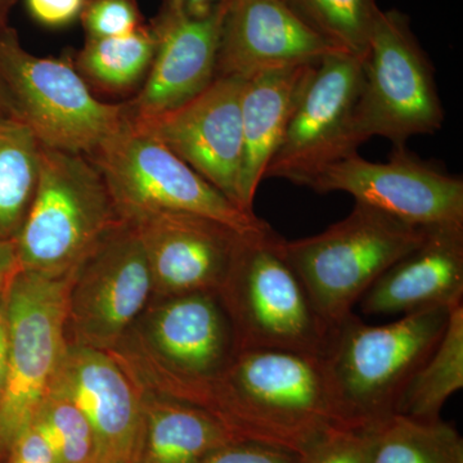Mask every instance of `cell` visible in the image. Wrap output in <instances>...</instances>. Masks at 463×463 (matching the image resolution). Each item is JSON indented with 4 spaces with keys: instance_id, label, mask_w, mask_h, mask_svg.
I'll return each instance as SVG.
<instances>
[{
    "instance_id": "cell-11",
    "label": "cell",
    "mask_w": 463,
    "mask_h": 463,
    "mask_svg": "<svg viewBox=\"0 0 463 463\" xmlns=\"http://www.w3.org/2000/svg\"><path fill=\"white\" fill-rule=\"evenodd\" d=\"M154 294L151 269L136 230L121 222L72 269L67 332L74 341L108 350L141 315Z\"/></svg>"
},
{
    "instance_id": "cell-8",
    "label": "cell",
    "mask_w": 463,
    "mask_h": 463,
    "mask_svg": "<svg viewBox=\"0 0 463 463\" xmlns=\"http://www.w3.org/2000/svg\"><path fill=\"white\" fill-rule=\"evenodd\" d=\"M88 158L102 174L121 221L181 213L213 219L242 233L268 225L232 203L166 146L137 129L129 118Z\"/></svg>"
},
{
    "instance_id": "cell-38",
    "label": "cell",
    "mask_w": 463,
    "mask_h": 463,
    "mask_svg": "<svg viewBox=\"0 0 463 463\" xmlns=\"http://www.w3.org/2000/svg\"><path fill=\"white\" fill-rule=\"evenodd\" d=\"M3 288H0V294H2Z\"/></svg>"
},
{
    "instance_id": "cell-23",
    "label": "cell",
    "mask_w": 463,
    "mask_h": 463,
    "mask_svg": "<svg viewBox=\"0 0 463 463\" xmlns=\"http://www.w3.org/2000/svg\"><path fill=\"white\" fill-rule=\"evenodd\" d=\"M462 389L463 303L450 309L443 336L405 386L397 413L419 420L440 419L448 399Z\"/></svg>"
},
{
    "instance_id": "cell-13",
    "label": "cell",
    "mask_w": 463,
    "mask_h": 463,
    "mask_svg": "<svg viewBox=\"0 0 463 463\" xmlns=\"http://www.w3.org/2000/svg\"><path fill=\"white\" fill-rule=\"evenodd\" d=\"M148 339L161 370V394L187 403H194L239 353L218 291L161 298L149 313Z\"/></svg>"
},
{
    "instance_id": "cell-30",
    "label": "cell",
    "mask_w": 463,
    "mask_h": 463,
    "mask_svg": "<svg viewBox=\"0 0 463 463\" xmlns=\"http://www.w3.org/2000/svg\"><path fill=\"white\" fill-rule=\"evenodd\" d=\"M199 463H303V459L286 448L236 439L213 450Z\"/></svg>"
},
{
    "instance_id": "cell-27",
    "label": "cell",
    "mask_w": 463,
    "mask_h": 463,
    "mask_svg": "<svg viewBox=\"0 0 463 463\" xmlns=\"http://www.w3.org/2000/svg\"><path fill=\"white\" fill-rule=\"evenodd\" d=\"M57 463H99L93 431L62 390L52 386L33 420Z\"/></svg>"
},
{
    "instance_id": "cell-14",
    "label": "cell",
    "mask_w": 463,
    "mask_h": 463,
    "mask_svg": "<svg viewBox=\"0 0 463 463\" xmlns=\"http://www.w3.org/2000/svg\"><path fill=\"white\" fill-rule=\"evenodd\" d=\"M243 85L245 79L236 76L215 78L199 96L178 108L160 114L129 116V118L137 129L166 146L245 212L241 205L240 192Z\"/></svg>"
},
{
    "instance_id": "cell-35",
    "label": "cell",
    "mask_w": 463,
    "mask_h": 463,
    "mask_svg": "<svg viewBox=\"0 0 463 463\" xmlns=\"http://www.w3.org/2000/svg\"><path fill=\"white\" fill-rule=\"evenodd\" d=\"M9 362V339L7 321H5V310L2 306V294H0V397L5 390L7 380Z\"/></svg>"
},
{
    "instance_id": "cell-17",
    "label": "cell",
    "mask_w": 463,
    "mask_h": 463,
    "mask_svg": "<svg viewBox=\"0 0 463 463\" xmlns=\"http://www.w3.org/2000/svg\"><path fill=\"white\" fill-rule=\"evenodd\" d=\"M228 2L206 17L164 5L152 21L155 53L141 91L125 103L129 116L160 114L199 96L216 78L219 42Z\"/></svg>"
},
{
    "instance_id": "cell-1",
    "label": "cell",
    "mask_w": 463,
    "mask_h": 463,
    "mask_svg": "<svg viewBox=\"0 0 463 463\" xmlns=\"http://www.w3.org/2000/svg\"><path fill=\"white\" fill-rule=\"evenodd\" d=\"M237 439L303 455L336 423L321 358L283 350H242L194 399Z\"/></svg>"
},
{
    "instance_id": "cell-20",
    "label": "cell",
    "mask_w": 463,
    "mask_h": 463,
    "mask_svg": "<svg viewBox=\"0 0 463 463\" xmlns=\"http://www.w3.org/2000/svg\"><path fill=\"white\" fill-rule=\"evenodd\" d=\"M318 63V62H317ZM317 63L264 70L245 79L241 99L243 157L241 205L255 214L254 199Z\"/></svg>"
},
{
    "instance_id": "cell-7",
    "label": "cell",
    "mask_w": 463,
    "mask_h": 463,
    "mask_svg": "<svg viewBox=\"0 0 463 463\" xmlns=\"http://www.w3.org/2000/svg\"><path fill=\"white\" fill-rule=\"evenodd\" d=\"M72 270L17 269L2 291L9 362L0 397V458L38 412L53 386L67 344V297Z\"/></svg>"
},
{
    "instance_id": "cell-22",
    "label": "cell",
    "mask_w": 463,
    "mask_h": 463,
    "mask_svg": "<svg viewBox=\"0 0 463 463\" xmlns=\"http://www.w3.org/2000/svg\"><path fill=\"white\" fill-rule=\"evenodd\" d=\"M42 145L25 124L0 115V239H16L41 172Z\"/></svg>"
},
{
    "instance_id": "cell-37",
    "label": "cell",
    "mask_w": 463,
    "mask_h": 463,
    "mask_svg": "<svg viewBox=\"0 0 463 463\" xmlns=\"http://www.w3.org/2000/svg\"><path fill=\"white\" fill-rule=\"evenodd\" d=\"M9 111L7 102H5V96H3L2 90H0V115L7 114Z\"/></svg>"
},
{
    "instance_id": "cell-29",
    "label": "cell",
    "mask_w": 463,
    "mask_h": 463,
    "mask_svg": "<svg viewBox=\"0 0 463 463\" xmlns=\"http://www.w3.org/2000/svg\"><path fill=\"white\" fill-rule=\"evenodd\" d=\"M80 20L93 39L129 35L145 26L137 0H87Z\"/></svg>"
},
{
    "instance_id": "cell-25",
    "label": "cell",
    "mask_w": 463,
    "mask_h": 463,
    "mask_svg": "<svg viewBox=\"0 0 463 463\" xmlns=\"http://www.w3.org/2000/svg\"><path fill=\"white\" fill-rule=\"evenodd\" d=\"M155 53L151 26L115 38H87L76 69L103 90H129L147 76Z\"/></svg>"
},
{
    "instance_id": "cell-18",
    "label": "cell",
    "mask_w": 463,
    "mask_h": 463,
    "mask_svg": "<svg viewBox=\"0 0 463 463\" xmlns=\"http://www.w3.org/2000/svg\"><path fill=\"white\" fill-rule=\"evenodd\" d=\"M341 52L323 39L285 0H228L216 78L248 79L264 70L317 63Z\"/></svg>"
},
{
    "instance_id": "cell-9",
    "label": "cell",
    "mask_w": 463,
    "mask_h": 463,
    "mask_svg": "<svg viewBox=\"0 0 463 463\" xmlns=\"http://www.w3.org/2000/svg\"><path fill=\"white\" fill-rule=\"evenodd\" d=\"M435 70L399 11H380L364 57L354 112L358 145L383 137L395 148L413 136L441 129L444 109Z\"/></svg>"
},
{
    "instance_id": "cell-31",
    "label": "cell",
    "mask_w": 463,
    "mask_h": 463,
    "mask_svg": "<svg viewBox=\"0 0 463 463\" xmlns=\"http://www.w3.org/2000/svg\"><path fill=\"white\" fill-rule=\"evenodd\" d=\"M87 0H25L27 12L45 27H65L80 18Z\"/></svg>"
},
{
    "instance_id": "cell-21",
    "label": "cell",
    "mask_w": 463,
    "mask_h": 463,
    "mask_svg": "<svg viewBox=\"0 0 463 463\" xmlns=\"http://www.w3.org/2000/svg\"><path fill=\"white\" fill-rule=\"evenodd\" d=\"M236 439L214 414L199 405L152 394L145 397L133 463H199Z\"/></svg>"
},
{
    "instance_id": "cell-36",
    "label": "cell",
    "mask_w": 463,
    "mask_h": 463,
    "mask_svg": "<svg viewBox=\"0 0 463 463\" xmlns=\"http://www.w3.org/2000/svg\"><path fill=\"white\" fill-rule=\"evenodd\" d=\"M17 0H0V29L8 26V16Z\"/></svg>"
},
{
    "instance_id": "cell-10",
    "label": "cell",
    "mask_w": 463,
    "mask_h": 463,
    "mask_svg": "<svg viewBox=\"0 0 463 463\" xmlns=\"http://www.w3.org/2000/svg\"><path fill=\"white\" fill-rule=\"evenodd\" d=\"M362 75L364 57L345 52L317 63L264 178L309 187L326 166L356 154L354 112Z\"/></svg>"
},
{
    "instance_id": "cell-26",
    "label": "cell",
    "mask_w": 463,
    "mask_h": 463,
    "mask_svg": "<svg viewBox=\"0 0 463 463\" xmlns=\"http://www.w3.org/2000/svg\"><path fill=\"white\" fill-rule=\"evenodd\" d=\"M310 29L335 48L364 57L381 9L376 0H285Z\"/></svg>"
},
{
    "instance_id": "cell-19",
    "label": "cell",
    "mask_w": 463,
    "mask_h": 463,
    "mask_svg": "<svg viewBox=\"0 0 463 463\" xmlns=\"http://www.w3.org/2000/svg\"><path fill=\"white\" fill-rule=\"evenodd\" d=\"M463 303V227L428 228L425 240L395 261L358 306L368 317H402Z\"/></svg>"
},
{
    "instance_id": "cell-3",
    "label": "cell",
    "mask_w": 463,
    "mask_h": 463,
    "mask_svg": "<svg viewBox=\"0 0 463 463\" xmlns=\"http://www.w3.org/2000/svg\"><path fill=\"white\" fill-rule=\"evenodd\" d=\"M269 224L243 234L219 289L242 350H283L322 358L332 327L319 316Z\"/></svg>"
},
{
    "instance_id": "cell-2",
    "label": "cell",
    "mask_w": 463,
    "mask_h": 463,
    "mask_svg": "<svg viewBox=\"0 0 463 463\" xmlns=\"http://www.w3.org/2000/svg\"><path fill=\"white\" fill-rule=\"evenodd\" d=\"M450 309L423 310L383 325H370L353 312L335 326L321 358L335 421L376 430L397 413L405 386L443 336Z\"/></svg>"
},
{
    "instance_id": "cell-33",
    "label": "cell",
    "mask_w": 463,
    "mask_h": 463,
    "mask_svg": "<svg viewBox=\"0 0 463 463\" xmlns=\"http://www.w3.org/2000/svg\"><path fill=\"white\" fill-rule=\"evenodd\" d=\"M227 2L228 0H165V5L187 16L206 17Z\"/></svg>"
},
{
    "instance_id": "cell-34",
    "label": "cell",
    "mask_w": 463,
    "mask_h": 463,
    "mask_svg": "<svg viewBox=\"0 0 463 463\" xmlns=\"http://www.w3.org/2000/svg\"><path fill=\"white\" fill-rule=\"evenodd\" d=\"M16 269L17 259L14 241L0 239V288H5L9 277Z\"/></svg>"
},
{
    "instance_id": "cell-24",
    "label": "cell",
    "mask_w": 463,
    "mask_h": 463,
    "mask_svg": "<svg viewBox=\"0 0 463 463\" xmlns=\"http://www.w3.org/2000/svg\"><path fill=\"white\" fill-rule=\"evenodd\" d=\"M373 463H463V439L441 419L395 413L376 429Z\"/></svg>"
},
{
    "instance_id": "cell-28",
    "label": "cell",
    "mask_w": 463,
    "mask_h": 463,
    "mask_svg": "<svg viewBox=\"0 0 463 463\" xmlns=\"http://www.w3.org/2000/svg\"><path fill=\"white\" fill-rule=\"evenodd\" d=\"M376 430L334 423L301 455L303 463H373Z\"/></svg>"
},
{
    "instance_id": "cell-5",
    "label": "cell",
    "mask_w": 463,
    "mask_h": 463,
    "mask_svg": "<svg viewBox=\"0 0 463 463\" xmlns=\"http://www.w3.org/2000/svg\"><path fill=\"white\" fill-rule=\"evenodd\" d=\"M0 90L42 146L87 157L129 118L125 103L97 99L71 63L27 52L9 26L0 29Z\"/></svg>"
},
{
    "instance_id": "cell-32",
    "label": "cell",
    "mask_w": 463,
    "mask_h": 463,
    "mask_svg": "<svg viewBox=\"0 0 463 463\" xmlns=\"http://www.w3.org/2000/svg\"><path fill=\"white\" fill-rule=\"evenodd\" d=\"M0 463H57L41 432L33 423L21 432L7 452L0 458Z\"/></svg>"
},
{
    "instance_id": "cell-16",
    "label": "cell",
    "mask_w": 463,
    "mask_h": 463,
    "mask_svg": "<svg viewBox=\"0 0 463 463\" xmlns=\"http://www.w3.org/2000/svg\"><path fill=\"white\" fill-rule=\"evenodd\" d=\"M53 385L90 423L99 463L134 462L145 395L115 358L106 350L69 343Z\"/></svg>"
},
{
    "instance_id": "cell-4",
    "label": "cell",
    "mask_w": 463,
    "mask_h": 463,
    "mask_svg": "<svg viewBox=\"0 0 463 463\" xmlns=\"http://www.w3.org/2000/svg\"><path fill=\"white\" fill-rule=\"evenodd\" d=\"M121 222L90 158L42 146L38 185L14 240L17 268L70 272Z\"/></svg>"
},
{
    "instance_id": "cell-6",
    "label": "cell",
    "mask_w": 463,
    "mask_h": 463,
    "mask_svg": "<svg viewBox=\"0 0 463 463\" xmlns=\"http://www.w3.org/2000/svg\"><path fill=\"white\" fill-rule=\"evenodd\" d=\"M426 233L428 228L355 203L345 219L316 236L286 241L285 250L317 312L334 328Z\"/></svg>"
},
{
    "instance_id": "cell-15",
    "label": "cell",
    "mask_w": 463,
    "mask_h": 463,
    "mask_svg": "<svg viewBox=\"0 0 463 463\" xmlns=\"http://www.w3.org/2000/svg\"><path fill=\"white\" fill-rule=\"evenodd\" d=\"M124 222L132 225L142 241L154 294L161 298L219 291L243 234L249 233L213 219L181 213H157Z\"/></svg>"
},
{
    "instance_id": "cell-12",
    "label": "cell",
    "mask_w": 463,
    "mask_h": 463,
    "mask_svg": "<svg viewBox=\"0 0 463 463\" xmlns=\"http://www.w3.org/2000/svg\"><path fill=\"white\" fill-rule=\"evenodd\" d=\"M309 187L318 194L345 192L355 203L374 207L419 228L462 225L463 181L395 148L388 163L354 154L318 173Z\"/></svg>"
}]
</instances>
